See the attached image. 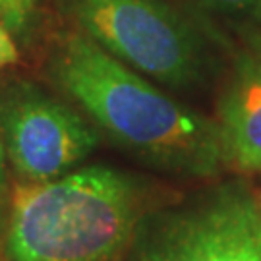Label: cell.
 Listing matches in <instances>:
<instances>
[{
	"label": "cell",
	"instance_id": "3957f363",
	"mask_svg": "<svg viewBox=\"0 0 261 261\" xmlns=\"http://www.w3.org/2000/svg\"><path fill=\"white\" fill-rule=\"evenodd\" d=\"M84 33L114 58L172 87L201 72L196 33L163 0H68Z\"/></svg>",
	"mask_w": 261,
	"mask_h": 261
},
{
	"label": "cell",
	"instance_id": "8fae6325",
	"mask_svg": "<svg viewBox=\"0 0 261 261\" xmlns=\"http://www.w3.org/2000/svg\"><path fill=\"white\" fill-rule=\"evenodd\" d=\"M0 261H6V255H4V242L0 246Z\"/></svg>",
	"mask_w": 261,
	"mask_h": 261
},
{
	"label": "cell",
	"instance_id": "9c48e42d",
	"mask_svg": "<svg viewBox=\"0 0 261 261\" xmlns=\"http://www.w3.org/2000/svg\"><path fill=\"white\" fill-rule=\"evenodd\" d=\"M19 58V53L16 48V43L10 35V31L0 23V70L10 64H16Z\"/></svg>",
	"mask_w": 261,
	"mask_h": 261
},
{
	"label": "cell",
	"instance_id": "8992f818",
	"mask_svg": "<svg viewBox=\"0 0 261 261\" xmlns=\"http://www.w3.org/2000/svg\"><path fill=\"white\" fill-rule=\"evenodd\" d=\"M221 145L240 168L261 170V68H246L221 103Z\"/></svg>",
	"mask_w": 261,
	"mask_h": 261
},
{
	"label": "cell",
	"instance_id": "277c9868",
	"mask_svg": "<svg viewBox=\"0 0 261 261\" xmlns=\"http://www.w3.org/2000/svg\"><path fill=\"white\" fill-rule=\"evenodd\" d=\"M0 140L23 182H47L91 155L99 136L72 107L16 82L0 91Z\"/></svg>",
	"mask_w": 261,
	"mask_h": 261
},
{
	"label": "cell",
	"instance_id": "30bf717a",
	"mask_svg": "<svg viewBox=\"0 0 261 261\" xmlns=\"http://www.w3.org/2000/svg\"><path fill=\"white\" fill-rule=\"evenodd\" d=\"M4 159H6V151L0 140V207L4 203V196H6V165H4Z\"/></svg>",
	"mask_w": 261,
	"mask_h": 261
},
{
	"label": "cell",
	"instance_id": "5b68a950",
	"mask_svg": "<svg viewBox=\"0 0 261 261\" xmlns=\"http://www.w3.org/2000/svg\"><path fill=\"white\" fill-rule=\"evenodd\" d=\"M141 261H261V209L240 190L172 215L145 242Z\"/></svg>",
	"mask_w": 261,
	"mask_h": 261
},
{
	"label": "cell",
	"instance_id": "6da1fadb",
	"mask_svg": "<svg viewBox=\"0 0 261 261\" xmlns=\"http://www.w3.org/2000/svg\"><path fill=\"white\" fill-rule=\"evenodd\" d=\"M50 70L56 84L112 140L143 161L186 174H207L219 163V128L159 91L85 33L62 37Z\"/></svg>",
	"mask_w": 261,
	"mask_h": 261
},
{
	"label": "cell",
	"instance_id": "7a4b0ae2",
	"mask_svg": "<svg viewBox=\"0 0 261 261\" xmlns=\"http://www.w3.org/2000/svg\"><path fill=\"white\" fill-rule=\"evenodd\" d=\"M145 194L126 172L87 167L12 190L6 261H116L134 242Z\"/></svg>",
	"mask_w": 261,
	"mask_h": 261
},
{
	"label": "cell",
	"instance_id": "ba28073f",
	"mask_svg": "<svg viewBox=\"0 0 261 261\" xmlns=\"http://www.w3.org/2000/svg\"><path fill=\"white\" fill-rule=\"evenodd\" d=\"M205 6L224 14H236V12H248V10H255L261 6V0H201Z\"/></svg>",
	"mask_w": 261,
	"mask_h": 261
},
{
	"label": "cell",
	"instance_id": "52a82bcc",
	"mask_svg": "<svg viewBox=\"0 0 261 261\" xmlns=\"http://www.w3.org/2000/svg\"><path fill=\"white\" fill-rule=\"evenodd\" d=\"M35 0H0V23L10 33H23L31 23Z\"/></svg>",
	"mask_w": 261,
	"mask_h": 261
},
{
	"label": "cell",
	"instance_id": "7c38bea8",
	"mask_svg": "<svg viewBox=\"0 0 261 261\" xmlns=\"http://www.w3.org/2000/svg\"><path fill=\"white\" fill-rule=\"evenodd\" d=\"M255 14H257V16H259V18H261V6H259V8H257V10H255Z\"/></svg>",
	"mask_w": 261,
	"mask_h": 261
},
{
	"label": "cell",
	"instance_id": "4fadbf2b",
	"mask_svg": "<svg viewBox=\"0 0 261 261\" xmlns=\"http://www.w3.org/2000/svg\"><path fill=\"white\" fill-rule=\"evenodd\" d=\"M259 209H261V203H259Z\"/></svg>",
	"mask_w": 261,
	"mask_h": 261
}]
</instances>
